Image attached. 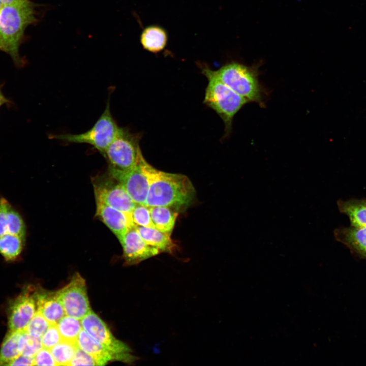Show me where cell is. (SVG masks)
<instances>
[{"mask_svg":"<svg viewBox=\"0 0 366 366\" xmlns=\"http://www.w3.org/2000/svg\"><path fill=\"white\" fill-rule=\"evenodd\" d=\"M140 162L149 184L144 205L148 207L162 206L179 209L191 203L194 197L195 190L188 176L158 170L150 165L143 155Z\"/></svg>","mask_w":366,"mask_h":366,"instance_id":"1","label":"cell"},{"mask_svg":"<svg viewBox=\"0 0 366 366\" xmlns=\"http://www.w3.org/2000/svg\"><path fill=\"white\" fill-rule=\"evenodd\" d=\"M34 6L32 2L5 5L0 11V50L17 65L21 63L18 50L25 29L37 20Z\"/></svg>","mask_w":366,"mask_h":366,"instance_id":"2","label":"cell"},{"mask_svg":"<svg viewBox=\"0 0 366 366\" xmlns=\"http://www.w3.org/2000/svg\"><path fill=\"white\" fill-rule=\"evenodd\" d=\"M202 73L208 79L203 103L222 119L228 135L231 131L234 115L249 101L223 83L215 71L207 66L202 68Z\"/></svg>","mask_w":366,"mask_h":366,"instance_id":"3","label":"cell"},{"mask_svg":"<svg viewBox=\"0 0 366 366\" xmlns=\"http://www.w3.org/2000/svg\"><path fill=\"white\" fill-rule=\"evenodd\" d=\"M215 72L223 83L249 102H262V89L256 69L231 62Z\"/></svg>","mask_w":366,"mask_h":366,"instance_id":"4","label":"cell"},{"mask_svg":"<svg viewBox=\"0 0 366 366\" xmlns=\"http://www.w3.org/2000/svg\"><path fill=\"white\" fill-rule=\"evenodd\" d=\"M120 128L111 113L108 101L104 112L89 130L79 134L55 135L53 138L67 142L88 144L103 154L118 134Z\"/></svg>","mask_w":366,"mask_h":366,"instance_id":"5","label":"cell"},{"mask_svg":"<svg viewBox=\"0 0 366 366\" xmlns=\"http://www.w3.org/2000/svg\"><path fill=\"white\" fill-rule=\"evenodd\" d=\"M137 135L120 128L118 134L103 155L108 161L109 169L126 171L133 168L142 154Z\"/></svg>","mask_w":366,"mask_h":366,"instance_id":"6","label":"cell"},{"mask_svg":"<svg viewBox=\"0 0 366 366\" xmlns=\"http://www.w3.org/2000/svg\"><path fill=\"white\" fill-rule=\"evenodd\" d=\"M82 329L109 351L120 356L123 362H132L137 358L131 349L115 338L104 322L92 310L81 320Z\"/></svg>","mask_w":366,"mask_h":366,"instance_id":"7","label":"cell"},{"mask_svg":"<svg viewBox=\"0 0 366 366\" xmlns=\"http://www.w3.org/2000/svg\"><path fill=\"white\" fill-rule=\"evenodd\" d=\"M96 202H100L131 215L136 203L122 185L110 174L93 181Z\"/></svg>","mask_w":366,"mask_h":366,"instance_id":"8","label":"cell"},{"mask_svg":"<svg viewBox=\"0 0 366 366\" xmlns=\"http://www.w3.org/2000/svg\"><path fill=\"white\" fill-rule=\"evenodd\" d=\"M56 292L66 315L81 320L91 310L85 281L78 273Z\"/></svg>","mask_w":366,"mask_h":366,"instance_id":"9","label":"cell"},{"mask_svg":"<svg viewBox=\"0 0 366 366\" xmlns=\"http://www.w3.org/2000/svg\"><path fill=\"white\" fill-rule=\"evenodd\" d=\"M36 309L34 290L28 286L9 304L8 312L9 330L23 331L36 312Z\"/></svg>","mask_w":366,"mask_h":366,"instance_id":"10","label":"cell"},{"mask_svg":"<svg viewBox=\"0 0 366 366\" xmlns=\"http://www.w3.org/2000/svg\"><path fill=\"white\" fill-rule=\"evenodd\" d=\"M141 154L137 164L126 171L109 169V174L124 188L136 204H144L147 197L149 184L140 162Z\"/></svg>","mask_w":366,"mask_h":366,"instance_id":"11","label":"cell"},{"mask_svg":"<svg viewBox=\"0 0 366 366\" xmlns=\"http://www.w3.org/2000/svg\"><path fill=\"white\" fill-rule=\"evenodd\" d=\"M119 242L123 247V258L126 265L139 264L160 252L147 244L134 227L126 232Z\"/></svg>","mask_w":366,"mask_h":366,"instance_id":"12","label":"cell"},{"mask_svg":"<svg viewBox=\"0 0 366 366\" xmlns=\"http://www.w3.org/2000/svg\"><path fill=\"white\" fill-rule=\"evenodd\" d=\"M96 216L107 226L119 241L130 228L135 226L131 215L102 203L96 202Z\"/></svg>","mask_w":366,"mask_h":366,"instance_id":"13","label":"cell"},{"mask_svg":"<svg viewBox=\"0 0 366 366\" xmlns=\"http://www.w3.org/2000/svg\"><path fill=\"white\" fill-rule=\"evenodd\" d=\"M26 226L19 211L0 194V236L12 234L26 237Z\"/></svg>","mask_w":366,"mask_h":366,"instance_id":"14","label":"cell"},{"mask_svg":"<svg viewBox=\"0 0 366 366\" xmlns=\"http://www.w3.org/2000/svg\"><path fill=\"white\" fill-rule=\"evenodd\" d=\"M336 239L345 245L352 252L366 259V226L351 225L336 229Z\"/></svg>","mask_w":366,"mask_h":366,"instance_id":"15","label":"cell"},{"mask_svg":"<svg viewBox=\"0 0 366 366\" xmlns=\"http://www.w3.org/2000/svg\"><path fill=\"white\" fill-rule=\"evenodd\" d=\"M37 311H39L50 324H56L66 315L56 292L44 290L34 291Z\"/></svg>","mask_w":366,"mask_h":366,"instance_id":"16","label":"cell"},{"mask_svg":"<svg viewBox=\"0 0 366 366\" xmlns=\"http://www.w3.org/2000/svg\"><path fill=\"white\" fill-rule=\"evenodd\" d=\"M76 344L78 348L95 359L97 365H105L112 360L123 361L120 356L109 351L83 329L78 335Z\"/></svg>","mask_w":366,"mask_h":366,"instance_id":"17","label":"cell"},{"mask_svg":"<svg viewBox=\"0 0 366 366\" xmlns=\"http://www.w3.org/2000/svg\"><path fill=\"white\" fill-rule=\"evenodd\" d=\"M135 228L143 240L148 245L157 249L160 252L171 254L176 249V245L169 234L155 228L135 225Z\"/></svg>","mask_w":366,"mask_h":366,"instance_id":"18","label":"cell"},{"mask_svg":"<svg viewBox=\"0 0 366 366\" xmlns=\"http://www.w3.org/2000/svg\"><path fill=\"white\" fill-rule=\"evenodd\" d=\"M140 41L143 49L152 53H158L166 46L167 33L159 25H149L142 32Z\"/></svg>","mask_w":366,"mask_h":366,"instance_id":"19","label":"cell"},{"mask_svg":"<svg viewBox=\"0 0 366 366\" xmlns=\"http://www.w3.org/2000/svg\"><path fill=\"white\" fill-rule=\"evenodd\" d=\"M339 211L347 216L351 225L366 226V199L339 200Z\"/></svg>","mask_w":366,"mask_h":366,"instance_id":"20","label":"cell"},{"mask_svg":"<svg viewBox=\"0 0 366 366\" xmlns=\"http://www.w3.org/2000/svg\"><path fill=\"white\" fill-rule=\"evenodd\" d=\"M25 237L6 234L0 236V254L7 262L18 260L24 249Z\"/></svg>","mask_w":366,"mask_h":366,"instance_id":"21","label":"cell"},{"mask_svg":"<svg viewBox=\"0 0 366 366\" xmlns=\"http://www.w3.org/2000/svg\"><path fill=\"white\" fill-rule=\"evenodd\" d=\"M151 221L157 229L171 235L174 228L178 212L167 206L149 207Z\"/></svg>","mask_w":366,"mask_h":366,"instance_id":"22","label":"cell"},{"mask_svg":"<svg viewBox=\"0 0 366 366\" xmlns=\"http://www.w3.org/2000/svg\"><path fill=\"white\" fill-rule=\"evenodd\" d=\"M21 331L9 330L6 335L0 349V365H8L21 355L19 341Z\"/></svg>","mask_w":366,"mask_h":366,"instance_id":"23","label":"cell"},{"mask_svg":"<svg viewBox=\"0 0 366 366\" xmlns=\"http://www.w3.org/2000/svg\"><path fill=\"white\" fill-rule=\"evenodd\" d=\"M80 320L65 315L56 324L62 340L76 343L78 335L82 329Z\"/></svg>","mask_w":366,"mask_h":366,"instance_id":"24","label":"cell"},{"mask_svg":"<svg viewBox=\"0 0 366 366\" xmlns=\"http://www.w3.org/2000/svg\"><path fill=\"white\" fill-rule=\"evenodd\" d=\"M76 343L62 340L50 349L56 365H70L77 348Z\"/></svg>","mask_w":366,"mask_h":366,"instance_id":"25","label":"cell"},{"mask_svg":"<svg viewBox=\"0 0 366 366\" xmlns=\"http://www.w3.org/2000/svg\"><path fill=\"white\" fill-rule=\"evenodd\" d=\"M19 346L21 355L32 357L43 347L41 338L33 337L24 330L21 331Z\"/></svg>","mask_w":366,"mask_h":366,"instance_id":"26","label":"cell"},{"mask_svg":"<svg viewBox=\"0 0 366 366\" xmlns=\"http://www.w3.org/2000/svg\"><path fill=\"white\" fill-rule=\"evenodd\" d=\"M49 325V323L42 314L37 311L24 331L33 337L41 338Z\"/></svg>","mask_w":366,"mask_h":366,"instance_id":"27","label":"cell"},{"mask_svg":"<svg viewBox=\"0 0 366 366\" xmlns=\"http://www.w3.org/2000/svg\"><path fill=\"white\" fill-rule=\"evenodd\" d=\"M135 225L155 228L151 221L149 207L144 204H136L131 213Z\"/></svg>","mask_w":366,"mask_h":366,"instance_id":"28","label":"cell"},{"mask_svg":"<svg viewBox=\"0 0 366 366\" xmlns=\"http://www.w3.org/2000/svg\"><path fill=\"white\" fill-rule=\"evenodd\" d=\"M41 340L42 347L49 350L60 342L62 339L56 324H50Z\"/></svg>","mask_w":366,"mask_h":366,"instance_id":"29","label":"cell"},{"mask_svg":"<svg viewBox=\"0 0 366 366\" xmlns=\"http://www.w3.org/2000/svg\"><path fill=\"white\" fill-rule=\"evenodd\" d=\"M70 365H97V364L90 355L77 347Z\"/></svg>","mask_w":366,"mask_h":366,"instance_id":"30","label":"cell"},{"mask_svg":"<svg viewBox=\"0 0 366 366\" xmlns=\"http://www.w3.org/2000/svg\"><path fill=\"white\" fill-rule=\"evenodd\" d=\"M34 365H56L50 350L42 347L34 356Z\"/></svg>","mask_w":366,"mask_h":366,"instance_id":"31","label":"cell"},{"mask_svg":"<svg viewBox=\"0 0 366 366\" xmlns=\"http://www.w3.org/2000/svg\"><path fill=\"white\" fill-rule=\"evenodd\" d=\"M8 365H34V357L20 355Z\"/></svg>","mask_w":366,"mask_h":366,"instance_id":"32","label":"cell"},{"mask_svg":"<svg viewBox=\"0 0 366 366\" xmlns=\"http://www.w3.org/2000/svg\"><path fill=\"white\" fill-rule=\"evenodd\" d=\"M0 2L4 5H23L31 2L29 0H0Z\"/></svg>","mask_w":366,"mask_h":366,"instance_id":"33","label":"cell"},{"mask_svg":"<svg viewBox=\"0 0 366 366\" xmlns=\"http://www.w3.org/2000/svg\"><path fill=\"white\" fill-rule=\"evenodd\" d=\"M10 103V101L3 95L0 88V107L5 104Z\"/></svg>","mask_w":366,"mask_h":366,"instance_id":"34","label":"cell"},{"mask_svg":"<svg viewBox=\"0 0 366 366\" xmlns=\"http://www.w3.org/2000/svg\"><path fill=\"white\" fill-rule=\"evenodd\" d=\"M3 6L4 5L0 2V11L2 9V8H3Z\"/></svg>","mask_w":366,"mask_h":366,"instance_id":"35","label":"cell"}]
</instances>
